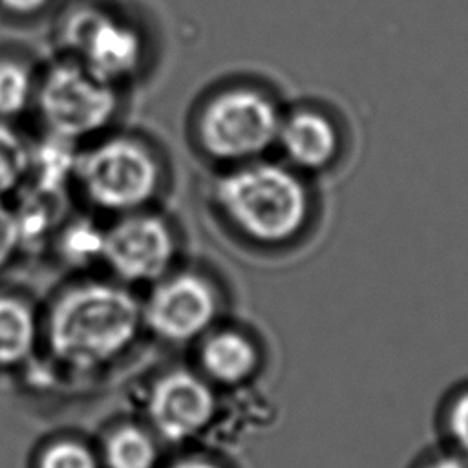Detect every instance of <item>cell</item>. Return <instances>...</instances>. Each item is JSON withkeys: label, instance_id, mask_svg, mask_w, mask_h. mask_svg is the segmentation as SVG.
<instances>
[{"label": "cell", "instance_id": "6da1fadb", "mask_svg": "<svg viewBox=\"0 0 468 468\" xmlns=\"http://www.w3.org/2000/svg\"><path fill=\"white\" fill-rule=\"evenodd\" d=\"M227 216L249 238L282 245L309 223L313 203L303 179L278 163H249L227 174L216 188Z\"/></svg>", "mask_w": 468, "mask_h": 468}, {"label": "cell", "instance_id": "7a4b0ae2", "mask_svg": "<svg viewBox=\"0 0 468 468\" xmlns=\"http://www.w3.org/2000/svg\"><path fill=\"white\" fill-rule=\"evenodd\" d=\"M141 309L132 294L106 283L66 292L49 318V344L58 358L77 367L99 366L135 336Z\"/></svg>", "mask_w": 468, "mask_h": 468}, {"label": "cell", "instance_id": "3957f363", "mask_svg": "<svg viewBox=\"0 0 468 468\" xmlns=\"http://www.w3.org/2000/svg\"><path fill=\"white\" fill-rule=\"evenodd\" d=\"M282 112L261 91L234 88L216 95L199 119L205 150L227 161L252 159L278 139Z\"/></svg>", "mask_w": 468, "mask_h": 468}, {"label": "cell", "instance_id": "277c9868", "mask_svg": "<svg viewBox=\"0 0 468 468\" xmlns=\"http://www.w3.org/2000/svg\"><path fill=\"white\" fill-rule=\"evenodd\" d=\"M37 101L51 133L71 141L102 130L117 108L113 86L77 60L51 66Z\"/></svg>", "mask_w": 468, "mask_h": 468}, {"label": "cell", "instance_id": "5b68a950", "mask_svg": "<svg viewBox=\"0 0 468 468\" xmlns=\"http://www.w3.org/2000/svg\"><path fill=\"white\" fill-rule=\"evenodd\" d=\"M75 172L90 199L113 210L143 205L154 196L159 181L150 150L126 137H113L88 150L79 157Z\"/></svg>", "mask_w": 468, "mask_h": 468}, {"label": "cell", "instance_id": "8992f818", "mask_svg": "<svg viewBox=\"0 0 468 468\" xmlns=\"http://www.w3.org/2000/svg\"><path fill=\"white\" fill-rule=\"evenodd\" d=\"M66 44L91 73L113 84L137 71L143 38L130 22L99 9H80L66 24Z\"/></svg>", "mask_w": 468, "mask_h": 468}, {"label": "cell", "instance_id": "52a82bcc", "mask_svg": "<svg viewBox=\"0 0 468 468\" xmlns=\"http://www.w3.org/2000/svg\"><path fill=\"white\" fill-rule=\"evenodd\" d=\"M174 243L168 227L152 216H133L104 234L102 258L126 280H152L172 260Z\"/></svg>", "mask_w": 468, "mask_h": 468}, {"label": "cell", "instance_id": "ba28073f", "mask_svg": "<svg viewBox=\"0 0 468 468\" xmlns=\"http://www.w3.org/2000/svg\"><path fill=\"white\" fill-rule=\"evenodd\" d=\"M214 313L216 298L210 285L194 274H181L154 291L144 318L159 336L183 342L203 333Z\"/></svg>", "mask_w": 468, "mask_h": 468}, {"label": "cell", "instance_id": "9c48e42d", "mask_svg": "<svg viewBox=\"0 0 468 468\" xmlns=\"http://www.w3.org/2000/svg\"><path fill=\"white\" fill-rule=\"evenodd\" d=\"M148 411L163 437L185 441L210 420L214 413V395L196 375L174 371L154 386Z\"/></svg>", "mask_w": 468, "mask_h": 468}, {"label": "cell", "instance_id": "30bf717a", "mask_svg": "<svg viewBox=\"0 0 468 468\" xmlns=\"http://www.w3.org/2000/svg\"><path fill=\"white\" fill-rule=\"evenodd\" d=\"M276 143L296 168L322 170L336 159L340 133L329 115L302 108L282 117Z\"/></svg>", "mask_w": 468, "mask_h": 468}, {"label": "cell", "instance_id": "8fae6325", "mask_svg": "<svg viewBox=\"0 0 468 468\" xmlns=\"http://www.w3.org/2000/svg\"><path fill=\"white\" fill-rule=\"evenodd\" d=\"M201 360L210 377L225 384H234L256 369L258 353L247 336L236 331H223L205 342Z\"/></svg>", "mask_w": 468, "mask_h": 468}, {"label": "cell", "instance_id": "7c38bea8", "mask_svg": "<svg viewBox=\"0 0 468 468\" xmlns=\"http://www.w3.org/2000/svg\"><path fill=\"white\" fill-rule=\"evenodd\" d=\"M37 336V325L29 307L15 298L0 296V366L24 360Z\"/></svg>", "mask_w": 468, "mask_h": 468}, {"label": "cell", "instance_id": "4fadbf2b", "mask_svg": "<svg viewBox=\"0 0 468 468\" xmlns=\"http://www.w3.org/2000/svg\"><path fill=\"white\" fill-rule=\"evenodd\" d=\"M71 139L51 133L38 148H31L29 172H35V179L40 190L55 192L62 186L71 172L77 170V154Z\"/></svg>", "mask_w": 468, "mask_h": 468}, {"label": "cell", "instance_id": "5bb4252c", "mask_svg": "<svg viewBox=\"0 0 468 468\" xmlns=\"http://www.w3.org/2000/svg\"><path fill=\"white\" fill-rule=\"evenodd\" d=\"M104 459L110 468H154L157 450L143 430L124 426L108 437Z\"/></svg>", "mask_w": 468, "mask_h": 468}, {"label": "cell", "instance_id": "9a60e30c", "mask_svg": "<svg viewBox=\"0 0 468 468\" xmlns=\"http://www.w3.org/2000/svg\"><path fill=\"white\" fill-rule=\"evenodd\" d=\"M35 93L29 69L15 60H0V117L22 113Z\"/></svg>", "mask_w": 468, "mask_h": 468}, {"label": "cell", "instance_id": "2e32d148", "mask_svg": "<svg viewBox=\"0 0 468 468\" xmlns=\"http://www.w3.org/2000/svg\"><path fill=\"white\" fill-rule=\"evenodd\" d=\"M31 148L7 122L0 121V194L13 190L29 172Z\"/></svg>", "mask_w": 468, "mask_h": 468}, {"label": "cell", "instance_id": "e0dca14e", "mask_svg": "<svg viewBox=\"0 0 468 468\" xmlns=\"http://www.w3.org/2000/svg\"><path fill=\"white\" fill-rule=\"evenodd\" d=\"M104 236L99 229L88 223L73 225L62 238V249L66 256L75 263H86L97 256H102Z\"/></svg>", "mask_w": 468, "mask_h": 468}, {"label": "cell", "instance_id": "ac0fdd59", "mask_svg": "<svg viewBox=\"0 0 468 468\" xmlns=\"http://www.w3.org/2000/svg\"><path fill=\"white\" fill-rule=\"evenodd\" d=\"M38 468H97V461L86 446L75 441H58L42 453Z\"/></svg>", "mask_w": 468, "mask_h": 468}, {"label": "cell", "instance_id": "d6986e66", "mask_svg": "<svg viewBox=\"0 0 468 468\" xmlns=\"http://www.w3.org/2000/svg\"><path fill=\"white\" fill-rule=\"evenodd\" d=\"M444 428L452 448L468 453V388L452 395L444 411Z\"/></svg>", "mask_w": 468, "mask_h": 468}, {"label": "cell", "instance_id": "ffe728a7", "mask_svg": "<svg viewBox=\"0 0 468 468\" xmlns=\"http://www.w3.org/2000/svg\"><path fill=\"white\" fill-rule=\"evenodd\" d=\"M20 245L16 216L0 205V265L9 260L13 250Z\"/></svg>", "mask_w": 468, "mask_h": 468}, {"label": "cell", "instance_id": "44dd1931", "mask_svg": "<svg viewBox=\"0 0 468 468\" xmlns=\"http://www.w3.org/2000/svg\"><path fill=\"white\" fill-rule=\"evenodd\" d=\"M419 468H468V453L450 448L448 452L430 455Z\"/></svg>", "mask_w": 468, "mask_h": 468}, {"label": "cell", "instance_id": "7402d4cb", "mask_svg": "<svg viewBox=\"0 0 468 468\" xmlns=\"http://www.w3.org/2000/svg\"><path fill=\"white\" fill-rule=\"evenodd\" d=\"M49 0H0V4L16 15H29L42 9Z\"/></svg>", "mask_w": 468, "mask_h": 468}, {"label": "cell", "instance_id": "603a6c76", "mask_svg": "<svg viewBox=\"0 0 468 468\" xmlns=\"http://www.w3.org/2000/svg\"><path fill=\"white\" fill-rule=\"evenodd\" d=\"M174 468H218L207 461H196V459H190V461H181L177 463Z\"/></svg>", "mask_w": 468, "mask_h": 468}]
</instances>
